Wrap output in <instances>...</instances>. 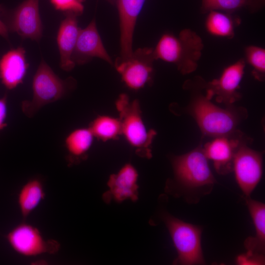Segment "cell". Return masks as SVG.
Segmentation results:
<instances>
[{"mask_svg":"<svg viewBox=\"0 0 265 265\" xmlns=\"http://www.w3.org/2000/svg\"><path fill=\"white\" fill-rule=\"evenodd\" d=\"M172 166L174 192L188 204H197L212 192L216 180L201 145L173 158Z\"/></svg>","mask_w":265,"mask_h":265,"instance_id":"6da1fadb","label":"cell"},{"mask_svg":"<svg viewBox=\"0 0 265 265\" xmlns=\"http://www.w3.org/2000/svg\"><path fill=\"white\" fill-rule=\"evenodd\" d=\"M211 100L201 93L194 94L187 107L188 112L204 135L214 137L231 135L239 122L247 116L246 110L231 106L224 109Z\"/></svg>","mask_w":265,"mask_h":265,"instance_id":"7a4b0ae2","label":"cell"},{"mask_svg":"<svg viewBox=\"0 0 265 265\" xmlns=\"http://www.w3.org/2000/svg\"><path fill=\"white\" fill-rule=\"evenodd\" d=\"M204 45L201 37L189 29L182 30L178 36L163 34L159 40L153 54L156 59L172 63L186 75L197 68Z\"/></svg>","mask_w":265,"mask_h":265,"instance_id":"3957f363","label":"cell"},{"mask_svg":"<svg viewBox=\"0 0 265 265\" xmlns=\"http://www.w3.org/2000/svg\"><path fill=\"white\" fill-rule=\"evenodd\" d=\"M116 106L121 122V135L138 155L151 157V145L156 132L146 127L138 102L131 101L127 95L122 94L117 100Z\"/></svg>","mask_w":265,"mask_h":265,"instance_id":"277c9868","label":"cell"},{"mask_svg":"<svg viewBox=\"0 0 265 265\" xmlns=\"http://www.w3.org/2000/svg\"><path fill=\"white\" fill-rule=\"evenodd\" d=\"M69 80L60 79L42 59L33 78L32 98L22 102L23 112L33 117L44 106L61 99L69 88Z\"/></svg>","mask_w":265,"mask_h":265,"instance_id":"5b68a950","label":"cell"},{"mask_svg":"<svg viewBox=\"0 0 265 265\" xmlns=\"http://www.w3.org/2000/svg\"><path fill=\"white\" fill-rule=\"evenodd\" d=\"M178 254L175 263L182 265H204L201 246L203 228L170 215L164 218Z\"/></svg>","mask_w":265,"mask_h":265,"instance_id":"8992f818","label":"cell"},{"mask_svg":"<svg viewBox=\"0 0 265 265\" xmlns=\"http://www.w3.org/2000/svg\"><path fill=\"white\" fill-rule=\"evenodd\" d=\"M6 239L16 252L25 257L53 254L60 247L56 240L46 239L36 227L26 223L12 229L7 234Z\"/></svg>","mask_w":265,"mask_h":265,"instance_id":"52a82bcc","label":"cell"},{"mask_svg":"<svg viewBox=\"0 0 265 265\" xmlns=\"http://www.w3.org/2000/svg\"><path fill=\"white\" fill-rule=\"evenodd\" d=\"M155 60L153 49L140 48L128 58L118 57L115 66L125 84L132 89L138 90L151 81Z\"/></svg>","mask_w":265,"mask_h":265,"instance_id":"ba28073f","label":"cell"},{"mask_svg":"<svg viewBox=\"0 0 265 265\" xmlns=\"http://www.w3.org/2000/svg\"><path fill=\"white\" fill-rule=\"evenodd\" d=\"M233 171L244 196H250L262 178L263 153L254 150L241 142L234 155Z\"/></svg>","mask_w":265,"mask_h":265,"instance_id":"9c48e42d","label":"cell"},{"mask_svg":"<svg viewBox=\"0 0 265 265\" xmlns=\"http://www.w3.org/2000/svg\"><path fill=\"white\" fill-rule=\"evenodd\" d=\"M245 61L240 59L225 68L218 79L205 85V95L210 99L215 97L217 102L231 106L240 98L238 91L244 74Z\"/></svg>","mask_w":265,"mask_h":265,"instance_id":"30bf717a","label":"cell"},{"mask_svg":"<svg viewBox=\"0 0 265 265\" xmlns=\"http://www.w3.org/2000/svg\"><path fill=\"white\" fill-rule=\"evenodd\" d=\"M4 23L8 31L16 32L23 38L39 41L43 34L39 0H25Z\"/></svg>","mask_w":265,"mask_h":265,"instance_id":"8fae6325","label":"cell"},{"mask_svg":"<svg viewBox=\"0 0 265 265\" xmlns=\"http://www.w3.org/2000/svg\"><path fill=\"white\" fill-rule=\"evenodd\" d=\"M93 57L100 58L110 64L112 60L105 49L93 19L84 29H80L72 54L76 64H83Z\"/></svg>","mask_w":265,"mask_h":265,"instance_id":"7c38bea8","label":"cell"},{"mask_svg":"<svg viewBox=\"0 0 265 265\" xmlns=\"http://www.w3.org/2000/svg\"><path fill=\"white\" fill-rule=\"evenodd\" d=\"M145 0H117L120 26L121 59L132 54V37L137 17Z\"/></svg>","mask_w":265,"mask_h":265,"instance_id":"4fadbf2b","label":"cell"},{"mask_svg":"<svg viewBox=\"0 0 265 265\" xmlns=\"http://www.w3.org/2000/svg\"><path fill=\"white\" fill-rule=\"evenodd\" d=\"M230 136L215 137L203 147L207 158L213 161L214 169L219 174L226 175L233 171L234 155L241 142L239 139Z\"/></svg>","mask_w":265,"mask_h":265,"instance_id":"5bb4252c","label":"cell"},{"mask_svg":"<svg viewBox=\"0 0 265 265\" xmlns=\"http://www.w3.org/2000/svg\"><path fill=\"white\" fill-rule=\"evenodd\" d=\"M65 14V18L61 21L58 28L56 41L60 54V67L64 71H70L76 65L72 57L80 29L78 25V15L71 12Z\"/></svg>","mask_w":265,"mask_h":265,"instance_id":"9a60e30c","label":"cell"},{"mask_svg":"<svg viewBox=\"0 0 265 265\" xmlns=\"http://www.w3.org/2000/svg\"><path fill=\"white\" fill-rule=\"evenodd\" d=\"M28 67L24 48L19 47L6 53L0 60V79L9 89L23 83Z\"/></svg>","mask_w":265,"mask_h":265,"instance_id":"2e32d148","label":"cell"},{"mask_svg":"<svg viewBox=\"0 0 265 265\" xmlns=\"http://www.w3.org/2000/svg\"><path fill=\"white\" fill-rule=\"evenodd\" d=\"M245 201L255 229L254 237H248L244 242L246 253L265 256V204L245 197Z\"/></svg>","mask_w":265,"mask_h":265,"instance_id":"e0dca14e","label":"cell"},{"mask_svg":"<svg viewBox=\"0 0 265 265\" xmlns=\"http://www.w3.org/2000/svg\"><path fill=\"white\" fill-rule=\"evenodd\" d=\"M137 179V172L131 164H125L117 173L111 175L107 185L113 198L119 202L136 200Z\"/></svg>","mask_w":265,"mask_h":265,"instance_id":"ac0fdd59","label":"cell"},{"mask_svg":"<svg viewBox=\"0 0 265 265\" xmlns=\"http://www.w3.org/2000/svg\"><path fill=\"white\" fill-rule=\"evenodd\" d=\"M95 138L89 128H80L70 132L65 139V146L70 160L84 159Z\"/></svg>","mask_w":265,"mask_h":265,"instance_id":"d6986e66","label":"cell"},{"mask_svg":"<svg viewBox=\"0 0 265 265\" xmlns=\"http://www.w3.org/2000/svg\"><path fill=\"white\" fill-rule=\"evenodd\" d=\"M45 196L41 182L37 179L27 181L21 188L18 203L22 216L26 218L36 209Z\"/></svg>","mask_w":265,"mask_h":265,"instance_id":"ffe728a7","label":"cell"},{"mask_svg":"<svg viewBox=\"0 0 265 265\" xmlns=\"http://www.w3.org/2000/svg\"><path fill=\"white\" fill-rule=\"evenodd\" d=\"M265 0H202L201 10L206 13L222 10L231 13L241 8L255 12L263 7Z\"/></svg>","mask_w":265,"mask_h":265,"instance_id":"44dd1931","label":"cell"},{"mask_svg":"<svg viewBox=\"0 0 265 265\" xmlns=\"http://www.w3.org/2000/svg\"><path fill=\"white\" fill-rule=\"evenodd\" d=\"M89 128L95 137L105 141L115 139L121 135L119 117L106 115L98 116L91 122Z\"/></svg>","mask_w":265,"mask_h":265,"instance_id":"7402d4cb","label":"cell"},{"mask_svg":"<svg viewBox=\"0 0 265 265\" xmlns=\"http://www.w3.org/2000/svg\"><path fill=\"white\" fill-rule=\"evenodd\" d=\"M205 26L208 32L213 35L232 38L234 35L236 20L228 14L213 10L209 12Z\"/></svg>","mask_w":265,"mask_h":265,"instance_id":"603a6c76","label":"cell"},{"mask_svg":"<svg viewBox=\"0 0 265 265\" xmlns=\"http://www.w3.org/2000/svg\"><path fill=\"white\" fill-rule=\"evenodd\" d=\"M247 62L253 68V75L259 80H263L265 74V50L255 46H249L245 50Z\"/></svg>","mask_w":265,"mask_h":265,"instance_id":"cb8c5ba5","label":"cell"},{"mask_svg":"<svg viewBox=\"0 0 265 265\" xmlns=\"http://www.w3.org/2000/svg\"><path fill=\"white\" fill-rule=\"evenodd\" d=\"M50 1L56 10L65 13H73L79 16L83 11L84 0H50Z\"/></svg>","mask_w":265,"mask_h":265,"instance_id":"d4e9b609","label":"cell"},{"mask_svg":"<svg viewBox=\"0 0 265 265\" xmlns=\"http://www.w3.org/2000/svg\"><path fill=\"white\" fill-rule=\"evenodd\" d=\"M265 256H260L248 253L239 255L236 258V263L240 265H265Z\"/></svg>","mask_w":265,"mask_h":265,"instance_id":"484cf974","label":"cell"},{"mask_svg":"<svg viewBox=\"0 0 265 265\" xmlns=\"http://www.w3.org/2000/svg\"><path fill=\"white\" fill-rule=\"evenodd\" d=\"M7 115V96L5 95L0 98V131L5 128L7 124L5 122Z\"/></svg>","mask_w":265,"mask_h":265,"instance_id":"4316f807","label":"cell"},{"mask_svg":"<svg viewBox=\"0 0 265 265\" xmlns=\"http://www.w3.org/2000/svg\"><path fill=\"white\" fill-rule=\"evenodd\" d=\"M8 30L6 25H5L4 22L0 19V35L6 39H8Z\"/></svg>","mask_w":265,"mask_h":265,"instance_id":"83f0119b","label":"cell"}]
</instances>
